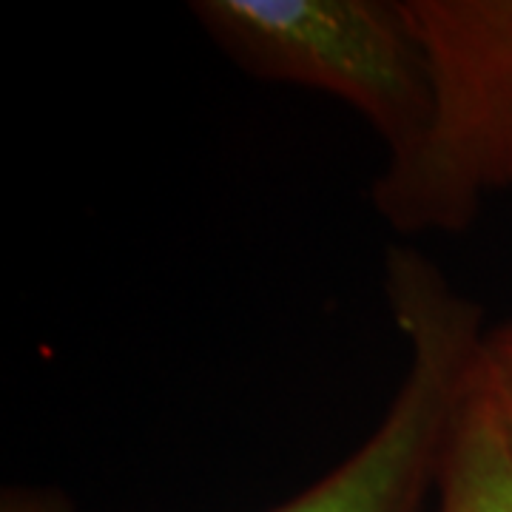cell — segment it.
I'll return each mask as SVG.
<instances>
[{"label":"cell","mask_w":512,"mask_h":512,"mask_svg":"<svg viewBox=\"0 0 512 512\" xmlns=\"http://www.w3.org/2000/svg\"><path fill=\"white\" fill-rule=\"evenodd\" d=\"M436 83L430 126L370 188L396 234H458L512 188V0H404Z\"/></svg>","instance_id":"obj_1"},{"label":"cell","mask_w":512,"mask_h":512,"mask_svg":"<svg viewBox=\"0 0 512 512\" xmlns=\"http://www.w3.org/2000/svg\"><path fill=\"white\" fill-rule=\"evenodd\" d=\"M384 296L407 345L393 402L356 453L268 512H424L436 498L441 461L490 325L481 305L410 245L387 251Z\"/></svg>","instance_id":"obj_2"},{"label":"cell","mask_w":512,"mask_h":512,"mask_svg":"<svg viewBox=\"0 0 512 512\" xmlns=\"http://www.w3.org/2000/svg\"><path fill=\"white\" fill-rule=\"evenodd\" d=\"M188 12L245 74L342 100L387 157L430 126L433 66L404 0H194Z\"/></svg>","instance_id":"obj_3"},{"label":"cell","mask_w":512,"mask_h":512,"mask_svg":"<svg viewBox=\"0 0 512 512\" xmlns=\"http://www.w3.org/2000/svg\"><path fill=\"white\" fill-rule=\"evenodd\" d=\"M433 512H512V447L478 370L441 461Z\"/></svg>","instance_id":"obj_4"},{"label":"cell","mask_w":512,"mask_h":512,"mask_svg":"<svg viewBox=\"0 0 512 512\" xmlns=\"http://www.w3.org/2000/svg\"><path fill=\"white\" fill-rule=\"evenodd\" d=\"M478 379L512 447V319L490 325L478 356Z\"/></svg>","instance_id":"obj_5"},{"label":"cell","mask_w":512,"mask_h":512,"mask_svg":"<svg viewBox=\"0 0 512 512\" xmlns=\"http://www.w3.org/2000/svg\"><path fill=\"white\" fill-rule=\"evenodd\" d=\"M0 512H74L72 501L43 487H6Z\"/></svg>","instance_id":"obj_6"}]
</instances>
